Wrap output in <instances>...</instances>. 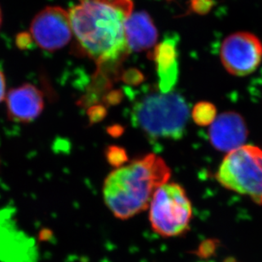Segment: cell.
Returning <instances> with one entry per match:
<instances>
[{
  "instance_id": "6da1fadb",
  "label": "cell",
  "mask_w": 262,
  "mask_h": 262,
  "mask_svg": "<svg viewBox=\"0 0 262 262\" xmlns=\"http://www.w3.org/2000/svg\"><path fill=\"white\" fill-rule=\"evenodd\" d=\"M131 0H79L69 13L73 34L99 71L114 70L129 54L124 24Z\"/></svg>"
},
{
  "instance_id": "7a4b0ae2",
  "label": "cell",
  "mask_w": 262,
  "mask_h": 262,
  "mask_svg": "<svg viewBox=\"0 0 262 262\" xmlns=\"http://www.w3.org/2000/svg\"><path fill=\"white\" fill-rule=\"evenodd\" d=\"M171 169L156 154H147L119 167L104 182V201L114 216L129 219L147 209L154 192L165 184Z\"/></svg>"
},
{
  "instance_id": "3957f363",
  "label": "cell",
  "mask_w": 262,
  "mask_h": 262,
  "mask_svg": "<svg viewBox=\"0 0 262 262\" xmlns=\"http://www.w3.org/2000/svg\"><path fill=\"white\" fill-rule=\"evenodd\" d=\"M131 118L150 138L179 140L186 130L189 108L179 94L152 93L134 105Z\"/></svg>"
},
{
  "instance_id": "277c9868",
  "label": "cell",
  "mask_w": 262,
  "mask_h": 262,
  "mask_svg": "<svg viewBox=\"0 0 262 262\" xmlns=\"http://www.w3.org/2000/svg\"><path fill=\"white\" fill-rule=\"evenodd\" d=\"M227 189L250 196L262 204V149L244 145L225 157L215 174Z\"/></svg>"
},
{
  "instance_id": "5b68a950",
  "label": "cell",
  "mask_w": 262,
  "mask_h": 262,
  "mask_svg": "<svg viewBox=\"0 0 262 262\" xmlns=\"http://www.w3.org/2000/svg\"><path fill=\"white\" fill-rule=\"evenodd\" d=\"M192 217V204L181 185L167 182L154 192L149 221L158 234L164 237L185 234L189 230Z\"/></svg>"
},
{
  "instance_id": "8992f818",
  "label": "cell",
  "mask_w": 262,
  "mask_h": 262,
  "mask_svg": "<svg viewBox=\"0 0 262 262\" xmlns=\"http://www.w3.org/2000/svg\"><path fill=\"white\" fill-rule=\"evenodd\" d=\"M29 35L43 51H59L68 46L73 37L69 13L59 6H47L31 21Z\"/></svg>"
},
{
  "instance_id": "52a82bcc",
  "label": "cell",
  "mask_w": 262,
  "mask_h": 262,
  "mask_svg": "<svg viewBox=\"0 0 262 262\" xmlns=\"http://www.w3.org/2000/svg\"><path fill=\"white\" fill-rule=\"evenodd\" d=\"M220 56L228 73L238 77L249 75L261 62V41L248 32L232 33L222 42Z\"/></svg>"
},
{
  "instance_id": "ba28073f",
  "label": "cell",
  "mask_w": 262,
  "mask_h": 262,
  "mask_svg": "<svg viewBox=\"0 0 262 262\" xmlns=\"http://www.w3.org/2000/svg\"><path fill=\"white\" fill-rule=\"evenodd\" d=\"M209 141L214 148L230 152L245 145L248 129L245 119L235 112H226L214 119L209 129Z\"/></svg>"
},
{
  "instance_id": "9c48e42d",
  "label": "cell",
  "mask_w": 262,
  "mask_h": 262,
  "mask_svg": "<svg viewBox=\"0 0 262 262\" xmlns=\"http://www.w3.org/2000/svg\"><path fill=\"white\" fill-rule=\"evenodd\" d=\"M5 102L9 118L19 123H30L38 119L45 106L43 94L32 83L11 89Z\"/></svg>"
},
{
  "instance_id": "30bf717a",
  "label": "cell",
  "mask_w": 262,
  "mask_h": 262,
  "mask_svg": "<svg viewBox=\"0 0 262 262\" xmlns=\"http://www.w3.org/2000/svg\"><path fill=\"white\" fill-rule=\"evenodd\" d=\"M177 43V36L168 37L157 45L151 54V59L156 63L161 93L171 92L178 81L179 61Z\"/></svg>"
},
{
  "instance_id": "8fae6325",
  "label": "cell",
  "mask_w": 262,
  "mask_h": 262,
  "mask_svg": "<svg viewBox=\"0 0 262 262\" xmlns=\"http://www.w3.org/2000/svg\"><path fill=\"white\" fill-rule=\"evenodd\" d=\"M124 34L129 51L141 52L156 46L159 33L148 13H132L124 24Z\"/></svg>"
},
{
  "instance_id": "7c38bea8",
  "label": "cell",
  "mask_w": 262,
  "mask_h": 262,
  "mask_svg": "<svg viewBox=\"0 0 262 262\" xmlns=\"http://www.w3.org/2000/svg\"><path fill=\"white\" fill-rule=\"evenodd\" d=\"M216 112L214 104L208 101H200L192 109V119L199 126L211 125L216 119Z\"/></svg>"
},
{
  "instance_id": "4fadbf2b",
  "label": "cell",
  "mask_w": 262,
  "mask_h": 262,
  "mask_svg": "<svg viewBox=\"0 0 262 262\" xmlns=\"http://www.w3.org/2000/svg\"><path fill=\"white\" fill-rule=\"evenodd\" d=\"M106 155L110 164L118 168L123 166L127 160L126 152L119 146H109L106 150Z\"/></svg>"
},
{
  "instance_id": "5bb4252c",
  "label": "cell",
  "mask_w": 262,
  "mask_h": 262,
  "mask_svg": "<svg viewBox=\"0 0 262 262\" xmlns=\"http://www.w3.org/2000/svg\"><path fill=\"white\" fill-rule=\"evenodd\" d=\"M214 0H190V11L200 15H205L212 10Z\"/></svg>"
},
{
  "instance_id": "9a60e30c",
  "label": "cell",
  "mask_w": 262,
  "mask_h": 262,
  "mask_svg": "<svg viewBox=\"0 0 262 262\" xmlns=\"http://www.w3.org/2000/svg\"><path fill=\"white\" fill-rule=\"evenodd\" d=\"M123 80L130 85H137L144 80V75L136 68H129L123 73Z\"/></svg>"
},
{
  "instance_id": "2e32d148",
  "label": "cell",
  "mask_w": 262,
  "mask_h": 262,
  "mask_svg": "<svg viewBox=\"0 0 262 262\" xmlns=\"http://www.w3.org/2000/svg\"><path fill=\"white\" fill-rule=\"evenodd\" d=\"M7 95L6 91V80H5V76L0 69V103L3 101H5V97Z\"/></svg>"
},
{
  "instance_id": "e0dca14e",
  "label": "cell",
  "mask_w": 262,
  "mask_h": 262,
  "mask_svg": "<svg viewBox=\"0 0 262 262\" xmlns=\"http://www.w3.org/2000/svg\"><path fill=\"white\" fill-rule=\"evenodd\" d=\"M2 23H3L2 10H1V7H0V28H1V26H2Z\"/></svg>"
},
{
  "instance_id": "ac0fdd59",
  "label": "cell",
  "mask_w": 262,
  "mask_h": 262,
  "mask_svg": "<svg viewBox=\"0 0 262 262\" xmlns=\"http://www.w3.org/2000/svg\"><path fill=\"white\" fill-rule=\"evenodd\" d=\"M199 262H214L213 260H208V261H199Z\"/></svg>"
}]
</instances>
